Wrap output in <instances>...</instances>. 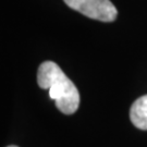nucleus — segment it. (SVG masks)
Here are the masks:
<instances>
[{
    "label": "nucleus",
    "instance_id": "nucleus-2",
    "mask_svg": "<svg viewBox=\"0 0 147 147\" xmlns=\"http://www.w3.org/2000/svg\"><path fill=\"white\" fill-rule=\"evenodd\" d=\"M71 9L79 11L89 19L101 22H112L118 16V10L110 0H63Z\"/></svg>",
    "mask_w": 147,
    "mask_h": 147
},
{
    "label": "nucleus",
    "instance_id": "nucleus-1",
    "mask_svg": "<svg viewBox=\"0 0 147 147\" xmlns=\"http://www.w3.org/2000/svg\"><path fill=\"white\" fill-rule=\"evenodd\" d=\"M37 84L42 89H49V97L64 115H72L80 106V93L57 63L42 62L37 72Z\"/></svg>",
    "mask_w": 147,
    "mask_h": 147
},
{
    "label": "nucleus",
    "instance_id": "nucleus-3",
    "mask_svg": "<svg viewBox=\"0 0 147 147\" xmlns=\"http://www.w3.org/2000/svg\"><path fill=\"white\" fill-rule=\"evenodd\" d=\"M130 119L135 127L147 131V95L133 102L130 109Z\"/></svg>",
    "mask_w": 147,
    "mask_h": 147
},
{
    "label": "nucleus",
    "instance_id": "nucleus-4",
    "mask_svg": "<svg viewBox=\"0 0 147 147\" xmlns=\"http://www.w3.org/2000/svg\"><path fill=\"white\" fill-rule=\"evenodd\" d=\"M8 147H18V146H16V145H11V146H8Z\"/></svg>",
    "mask_w": 147,
    "mask_h": 147
}]
</instances>
